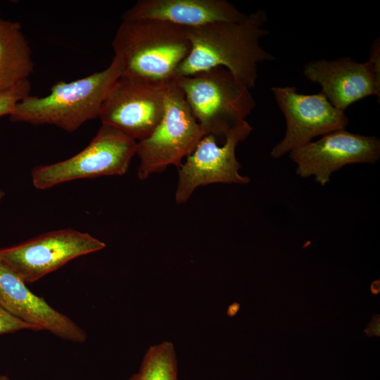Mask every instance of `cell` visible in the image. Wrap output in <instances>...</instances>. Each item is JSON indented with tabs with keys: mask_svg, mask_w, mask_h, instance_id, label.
<instances>
[{
	"mask_svg": "<svg viewBox=\"0 0 380 380\" xmlns=\"http://www.w3.org/2000/svg\"><path fill=\"white\" fill-rule=\"evenodd\" d=\"M271 91L286 123L284 137L272 149L278 158L312 141L319 135L345 129L348 118L335 108L322 92L302 94L296 87H272Z\"/></svg>",
	"mask_w": 380,
	"mask_h": 380,
	"instance_id": "cell-9",
	"label": "cell"
},
{
	"mask_svg": "<svg viewBox=\"0 0 380 380\" xmlns=\"http://www.w3.org/2000/svg\"><path fill=\"white\" fill-rule=\"evenodd\" d=\"M4 196H5V193L2 190L0 189V205H1V202L3 201V199H4Z\"/></svg>",
	"mask_w": 380,
	"mask_h": 380,
	"instance_id": "cell-20",
	"label": "cell"
},
{
	"mask_svg": "<svg viewBox=\"0 0 380 380\" xmlns=\"http://www.w3.org/2000/svg\"><path fill=\"white\" fill-rule=\"evenodd\" d=\"M267 20L266 11L258 9L247 14L241 21L186 27L191 48L179 65L177 77L222 67L237 81L250 89L253 88L258 78V64L274 60L260 46V39L270 34L263 27Z\"/></svg>",
	"mask_w": 380,
	"mask_h": 380,
	"instance_id": "cell-1",
	"label": "cell"
},
{
	"mask_svg": "<svg viewBox=\"0 0 380 380\" xmlns=\"http://www.w3.org/2000/svg\"><path fill=\"white\" fill-rule=\"evenodd\" d=\"M168 86L122 75L102 105L101 124L118 129L136 141L147 138L163 117Z\"/></svg>",
	"mask_w": 380,
	"mask_h": 380,
	"instance_id": "cell-8",
	"label": "cell"
},
{
	"mask_svg": "<svg viewBox=\"0 0 380 380\" xmlns=\"http://www.w3.org/2000/svg\"><path fill=\"white\" fill-rule=\"evenodd\" d=\"M252 130L246 120L241 122L227 134L222 146L217 144L214 135L204 136L179 167L176 202L185 203L200 186L213 183H248L249 178L239 173L241 165L235 151L238 144L245 140Z\"/></svg>",
	"mask_w": 380,
	"mask_h": 380,
	"instance_id": "cell-10",
	"label": "cell"
},
{
	"mask_svg": "<svg viewBox=\"0 0 380 380\" xmlns=\"http://www.w3.org/2000/svg\"><path fill=\"white\" fill-rule=\"evenodd\" d=\"M379 315H374L372 316V319L367 328L364 330V332L369 337L370 336H379Z\"/></svg>",
	"mask_w": 380,
	"mask_h": 380,
	"instance_id": "cell-19",
	"label": "cell"
},
{
	"mask_svg": "<svg viewBox=\"0 0 380 380\" xmlns=\"http://www.w3.org/2000/svg\"><path fill=\"white\" fill-rule=\"evenodd\" d=\"M137 141L118 129L101 124L81 151L62 161L34 167L33 186L39 190L68 182L101 176L122 175L136 155Z\"/></svg>",
	"mask_w": 380,
	"mask_h": 380,
	"instance_id": "cell-5",
	"label": "cell"
},
{
	"mask_svg": "<svg viewBox=\"0 0 380 380\" xmlns=\"http://www.w3.org/2000/svg\"><path fill=\"white\" fill-rule=\"evenodd\" d=\"M122 75L121 63L114 56L101 71L69 82L58 81L45 96L28 95L17 103L10 120L34 125H51L73 132L99 118L108 92Z\"/></svg>",
	"mask_w": 380,
	"mask_h": 380,
	"instance_id": "cell-3",
	"label": "cell"
},
{
	"mask_svg": "<svg viewBox=\"0 0 380 380\" xmlns=\"http://www.w3.org/2000/svg\"><path fill=\"white\" fill-rule=\"evenodd\" d=\"M30 80H25L11 89L0 93V117L10 115L18 103L30 94Z\"/></svg>",
	"mask_w": 380,
	"mask_h": 380,
	"instance_id": "cell-17",
	"label": "cell"
},
{
	"mask_svg": "<svg viewBox=\"0 0 380 380\" xmlns=\"http://www.w3.org/2000/svg\"><path fill=\"white\" fill-rule=\"evenodd\" d=\"M1 13V12H0ZM0 18H1V15H0Z\"/></svg>",
	"mask_w": 380,
	"mask_h": 380,
	"instance_id": "cell-22",
	"label": "cell"
},
{
	"mask_svg": "<svg viewBox=\"0 0 380 380\" xmlns=\"http://www.w3.org/2000/svg\"><path fill=\"white\" fill-rule=\"evenodd\" d=\"M207 135L192 115L182 90L172 83L166 90L163 117L147 138L137 141L138 177L145 179L170 165L182 166L201 139Z\"/></svg>",
	"mask_w": 380,
	"mask_h": 380,
	"instance_id": "cell-6",
	"label": "cell"
},
{
	"mask_svg": "<svg viewBox=\"0 0 380 380\" xmlns=\"http://www.w3.org/2000/svg\"><path fill=\"white\" fill-rule=\"evenodd\" d=\"M303 75L319 84L328 101L342 111L367 96L379 98V37L373 42L367 62L359 63L350 57L315 60L305 65Z\"/></svg>",
	"mask_w": 380,
	"mask_h": 380,
	"instance_id": "cell-11",
	"label": "cell"
},
{
	"mask_svg": "<svg viewBox=\"0 0 380 380\" xmlns=\"http://www.w3.org/2000/svg\"><path fill=\"white\" fill-rule=\"evenodd\" d=\"M105 243L72 228L52 230L0 248V259L26 283L38 281L70 260L102 250Z\"/></svg>",
	"mask_w": 380,
	"mask_h": 380,
	"instance_id": "cell-7",
	"label": "cell"
},
{
	"mask_svg": "<svg viewBox=\"0 0 380 380\" xmlns=\"http://www.w3.org/2000/svg\"><path fill=\"white\" fill-rule=\"evenodd\" d=\"M0 380H11L8 376L6 375H0Z\"/></svg>",
	"mask_w": 380,
	"mask_h": 380,
	"instance_id": "cell-21",
	"label": "cell"
},
{
	"mask_svg": "<svg viewBox=\"0 0 380 380\" xmlns=\"http://www.w3.org/2000/svg\"><path fill=\"white\" fill-rule=\"evenodd\" d=\"M175 83L206 134L215 137L225 138L233 128L246 121L256 105L250 89L222 67L178 77Z\"/></svg>",
	"mask_w": 380,
	"mask_h": 380,
	"instance_id": "cell-4",
	"label": "cell"
},
{
	"mask_svg": "<svg viewBox=\"0 0 380 380\" xmlns=\"http://www.w3.org/2000/svg\"><path fill=\"white\" fill-rule=\"evenodd\" d=\"M247 14L226 0H139L122 20L152 19L184 27L216 22H237Z\"/></svg>",
	"mask_w": 380,
	"mask_h": 380,
	"instance_id": "cell-14",
	"label": "cell"
},
{
	"mask_svg": "<svg viewBox=\"0 0 380 380\" xmlns=\"http://www.w3.org/2000/svg\"><path fill=\"white\" fill-rule=\"evenodd\" d=\"M27 284L0 259V307L13 317L68 341L83 343L86 331L66 315L33 293Z\"/></svg>",
	"mask_w": 380,
	"mask_h": 380,
	"instance_id": "cell-13",
	"label": "cell"
},
{
	"mask_svg": "<svg viewBox=\"0 0 380 380\" xmlns=\"http://www.w3.org/2000/svg\"><path fill=\"white\" fill-rule=\"evenodd\" d=\"M112 47L122 75L158 86L175 82L191 48L186 27L152 19L122 20Z\"/></svg>",
	"mask_w": 380,
	"mask_h": 380,
	"instance_id": "cell-2",
	"label": "cell"
},
{
	"mask_svg": "<svg viewBox=\"0 0 380 380\" xmlns=\"http://www.w3.org/2000/svg\"><path fill=\"white\" fill-rule=\"evenodd\" d=\"M380 157V141L375 137L353 134L345 129L329 132L316 141L290 151L297 165L296 173L314 176L325 185L331 175L342 167L353 163H374Z\"/></svg>",
	"mask_w": 380,
	"mask_h": 380,
	"instance_id": "cell-12",
	"label": "cell"
},
{
	"mask_svg": "<svg viewBox=\"0 0 380 380\" xmlns=\"http://www.w3.org/2000/svg\"><path fill=\"white\" fill-rule=\"evenodd\" d=\"M32 50L18 22L0 18V93L29 80Z\"/></svg>",
	"mask_w": 380,
	"mask_h": 380,
	"instance_id": "cell-15",
	"label": "cell"
},
{
	"mask_svg": "<svg viewBox=\"0 0 380 380\" xmlns=\"http://www.w3.org/2000/svg\"><path fill=\"white\" fill-rule=\"evenodd\" d=\"M23 330H37L32 326L13 317L0 307V334H11Z\"/></svg>",
	"mask_w": 380,
	"mask_h": 380,
	"instance_id": "cell-18",
	"label": "cell"
},
{
	"mask_svg": "<svg viewBox=\"0 0 380 380\" xmlns=\"http://www.w3.org/2000/svg\"><path fill=\"white\" fill-rule=\"evenodd\" d=\"M129 380H178L173 344L164 341L151 346L145 353L139 370Z\"/></svg>",
	"mask_w": 380,
	"mask_h": 380,
	"instance_id": "cell-16",
	"label": "cell"
}]
</instances>
